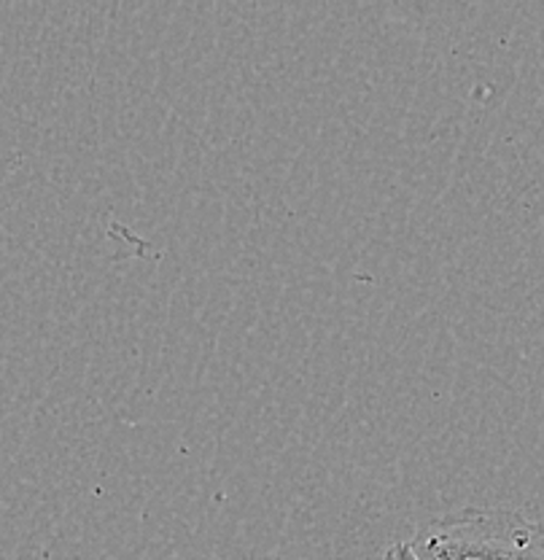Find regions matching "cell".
I'll list each match as a JSON object with an SVG mask.
<instances>
[{"instance_id":"1","label":"cell","mask_w":544,"mask_h":560,"mask_svg":"<svg viewBox=\"0 0 544 560\" xmlns=\"http://www.w3.org/2000/svg\"><path fill=\"white\" fill-rule=\"evenodd\" d=\"M418 560H544V523L501 510H459L413 536Z\"/></svg>"},{"instance_id":"2","label":"cell","mask_w":544,"mask_h":560,"mask_svg":"<svg viewBox=\"0 0 544 560\" xmlns=\"http://www.w3.org/2000/svg\"><path fill=\"white\" fill-rule=\"evenodd\" d=\"M383 560H418V552H415L413 541H396L385 550Z\"/></svg>"}]
</instances>
